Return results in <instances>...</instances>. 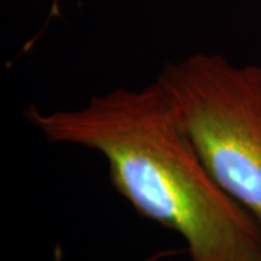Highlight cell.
I'll list each match as a JSON object with an SVG mask.
<instances>
[{
	"mask_svg": "<svg viewBox=\"0 0 261 261\" xmlns=\"http://www.w3.org/2000/svg\"><path fill=\"white\" fill-rule=\"evenodd\" d=\"M25 116L49 142L102 154L113 189L141 216L177 232L190 261H261L258 219L216 181L157 79L77 109L29 106Z\"/></svg>",
	"mask_w": 261,
	"mask_h": 261,
	"instance_id": "1",
	"label": "cell"
},
{
	"mask_svg": "<svg viewBox=\"0 0 261 261\" xmlns=\"http://www.w3.org/2000/svg\"><path fill=\"white\" fill-rule=\"evenodd\" d=\"M157 80L216 181L261 224V65L196 53Z\"/></svg>",
	"mask_w": 261,
	"mask_h": 261,
	"instance_id": "2",
	"label": "cell"
},
{
	"mask_svg": "<svg viewBox=\"0 0 261 261\" xmlns=\"http://www.w3.org/2000/svg\"><path fill=\"white\" fill-rule=\"evenodd\" d=\"M147 261H151V260H147Z\"/></svg>",
	"mask_w": 261,
	"mask_h": 261,
	"instance_id": "3",
	"label": "cell"
}]
</instances>
